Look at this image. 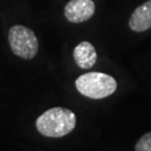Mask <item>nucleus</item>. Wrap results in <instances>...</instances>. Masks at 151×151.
I'll return each instance as SVG.
<instances>
[{"instance_id":"4","label":"nucleus","mask_w":151,"mask_h":151,"mask_svg":"<svg viewBox=\"0 0 151 151\" xmlns=\"http://www.w3.org/2000/svg\"><path fill=\"white\" fill-rule=\"evenodd\" d=\"M95 5L93 0H70L64 8V16L70 22H86L94 15Z\"/></svg>"},{"instance_id":"7","label":"nucleus","mask_w":151,"mask_h":151,"mask_svg":"<svg viewBox=\"0 0 151 151\" xmlns=\"http://www.w3.org/2000/svg\"><path fill=\"white\" fill-rule=\"evenodd\" d=\"M137 151H151V132L141 137L134 148Z\"/></svg>"},{"instance_id":"2","label":"nucleus","mask_w":151,"mask_h":151,"mask_svg":"<svg viewBox=\"0 0 151 151\" xmlns=\"http://www.w3.org/2000/svg\"><path fill=\"white\" fill-rule=\"evenodd\" d=\"M75 86L82 95L101 100L112 95L118 87V83L109 74L91 72L80 76L75 81Z\"/></svg>"},{"instance_id":"3","label":"nucleus","mask_w":151,"mask_h":151,"mask_svg":"<svg viewBox=\"0 0 151 151\" xmlns=\"http://www.w3.org/2000/svg\"><path fill=\"white\" fill-rule=\"evenodd\" d=\"M8 40L12 53L24 60H32L38 52V39L32 29L17 25L10 28Z\"/></svg>"},{"instance_id":"1","label":"nucleus","mask_w":151,"mask_h":151,"mask_svg":"<svg viewBox=\"0 0 151 151\" xmlns=\"http://www.w3.org/2000/svg\"><path fill=\"white\" fill-rule=\"evenodd\" d=\"M76 125V115L70 109L52 108L36 120L38 132L48 138H62L70 133Z\"/></svg>"},{"instance_id":"6","label":"nucleus","mask_w":151,"mask_h":151,"mask_svg":"<svg viewBox=\"0 0 151 151\" xmlns=\"http://www.w3.org/2000/svg\"><path fill=\"white\" fill-rule=\"evenodd\" d=\"M73 57L75 60L76 65L83 68L87 70L94 66L97 60V54L94 46L90 42H81L74 48L73 52Z\"/></svg>"},{"instance_id":"5","label":"nucleus","mask_w":151,"mask_h":151,"mask_svg":"<svg viewBox=\"0 0 151 151\" xmlns=\"http://www.w3.org/2000/svg\"><path fill=\"white\" fill-rule=\"evenodd\" d=\"M131 30L137 32H146L151 28V0L135 8L129 19Z\"/></svg>"}]
</instances>
